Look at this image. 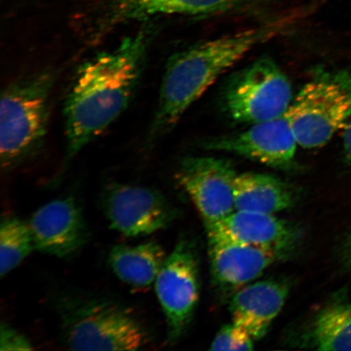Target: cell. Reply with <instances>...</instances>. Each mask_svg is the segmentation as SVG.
Wrapping results in <instances>:
<instances>
[{
    "instance_id": "cell-1",
    "label": "cell",
    "mask_w": 351,
    "mask_h": 351,
    "mask_svg": "<svg viewBox=\"0 0 351 351\" xmlns=\"http://www.w3.org/2000/svg\"><path fill=\"white\" fill-rule=\"evenodd\" d=\"M154 33L150 25L144 26L79 69L64 104L67 161L129 106L141 80Z\"/></svg>"
},
{
    "instance_id": "cell-2",
    "label": "cell",
    "mask_w": 351,
    "mask_h": 351,
    "mask_svg": "<svg viewBox=\"0 0 351 351\" xmlns=\"http://www.w3.org/2000/svg\"><path fill=\"white\" fill-rule=\"evenodd\" d=\"M287 19L189 47L170 57L160 85L149 140L173 128L191 105L250 51L278 36Z\"/></svg>"
},
{
    "instance_id": "cell-3",
    "label": "cell",
    "mask_w": 351,
    "mask_h": 351,
    "mask_svg": "<svg viewBox=\"0 0 351 351\" xmlns=\"http://www.w3.org/2000/svg\"><path fill=\"white\" fill-rule=\"evenodd\" d=\"M56 73L29 74L8 85L0 108V156L3 169L12 170L38 153L45 142Z\"/></svg>"
},
{
    "instance_id": "cell-4",
    "label": "cell",
    "mask_w": 351,
    "mask_h": 351,
    "mask_svg": "<svg viewBox=\"0 0 351 351\" xmlns=\"http://www.w3.org/2000/svg\"><path fill=\"white\" fill-rule=\"evenodd\" d=\"M61 339L74 350H136L150 341L146 327L126 307L98 298L69 297L58 304Z\"/></svg>"
},
{
    "instance_id": "cell-5",
    "label": "cell",
    "mask_w": 351,
    "mask_h": 351,
    "mask_svg": "<svg viewBox=\"0 0 351 351\" xmlns=\"http://www.w3.org/2000/svg\"><path fill=\"white\" fill-rule=\"evenodd\" d=\"M287 116L298 145H326L351 120V70L319 72L293 99Z\"/></svg>"
},
{
    "instance_id": "cell-6",
    "label": "cell",
    "mask_w": 351,
    "mask_h": 351,
    "mask_svg": "<svg viewBox=\"0 0 351 351\" xmlns=\"http://www.w3.org/2000/svg\"><path fill=\"white\" fill-rule=\"evenodd\" d=\"M293 98L288 76L267 56L232 75L223 91L231 119L250 125L284 116Z\"/></svg>"
},
{
    "instance_id": "cell-7",
    "label": "cell",
    "mask_w": 351,
    "mask_h": 351,
    "mask_svg": "<svg viewBox=\"0 0 351 351\" xmlns=\"http://www.w3.org/2000/svg\"><path fill=\"white\" fill-rule=\"evenodd\" d=\"M261 0H84L79 20L90 41L113 29L160 15L219 14L253 6Z\"/></svg>"
},
{
    "instance_id": "cell-8",
    "label": "cell",
    "mask_w": 351,
    "mask_h": 351,
    "mask_svg": "<svg viewBox=\"0 0 351 351\" xmlns=\"http://www.w3.org/2000/svg\"><path fill=\"white\" fill-rule=\"evenodd\" d=\"M156 291L163 309L168 341L181 339L199 300V262L195 245L182 238L162 266L156 279Z\"/></svg>"
},
{
    "instance_id": "cell-9",
    "label": "cell",
    "mask_w": 351,
    "mask_h": 351,
    "mask_svg": "<svg viewBox=\"0 0 351 351\" xmlns=\"http://www.w3.org/2000/svg\"><path fill=\"white\" fill-rule=\"evenodd\" d=\"M110 227L126 237H143L165 229L177 216L160 191L150 187L111 182L101 194Z\"/></svg>"
},
{
    "instance_id": "cell-10",
    "label": "cell",
    "mask_w": 351,
    "mask_h": 351,
    "mask_svg": "<svg viewBox=\"0 0 351 351\" xmlns=\"http://www.w3.org/2000/svg\"><path fill=\"white\" fill-rule=\"evenodd\" d=\"M178 182L190 196L206 229L235 212L237 173L230 161L214 157H189L180 165Z\"/></svg>"
},
{
    "instance_id": "cell-11",
    "label": "cell",
    "mask_w": 351,
    "mask_h": 351,
    "mask_svg": "<svg viewBox=\"0 0 351 351\" xmlns=\"http://www.w3.org/2000/svg\"><path fill=\"white\" fill-rule=\"evenodd\" d=\"M298 143L287 114L256 123L239 133L204 143L208 150L235 154L271 168L289 170L295 165Z\"/></svg>"
},
{
    "instance_id": "cell-12",
    "label": "cell",
    "mask_w": 351,
    "mask_h": 351,
    "mask_svg": "<svg viewBox=\"0 0 351 351\" xmlns=\"http://www.w3.org/2000/svg\"><path fill=\"white\" fill-rule=\"evenodd\" d=\"M35 250L59 258L77 254L89 240L82 209L72 197L38 208L28 223Z\"/></svg>"
},
{
    "instance_id": "cell-13",
    "label": "cell",
    "mask_w": 351,
    "mask_h": 351,
    "mask_svg": "<svg viewBox=\"0 0 351 351\" xmlns=\"http://www.w3.org/2000/svg\"><path fill=\"white\" fill-rule=\"evenodd\" d=\"M208 256L215 285L223 291H238L287 257L273 249L208 236Z\"/></svg>"
},
{
    "instance_id": "cell-14",
    "label": "cell",
    "mask_w": 351,
    "mask_h": 351,
    "mask_svg": "<svg viewBox=\"0 0 351 351\" xmlns=\"http://www.w3.org/2000/svg\"><path fill=\"white\" fill-rule=\"evenodd\" d=\"M208 236L275 250L285 256L300 241V232L291 223L273 214L238 210L207 229Z\"/></svg>"
},
{
    "instance_id": "cell-15",
    "label": "cell",
    "mask_w": 351,
    "mask_h": 351,
    "mask_svg": "<svg viewBox=\"0 0 351 351\" xmlns=\"http://www.w3.org/2000/svg\"><path fill=\"white\" fill-rule=\"evenodd\" d=\"M289 293L287 280H265L245 285L231 298L232 322L254 340L262 339L282 310Z\"/></svg>"
},
{
    "instance_id": "cell-16",
    "label": "cell",
    "mask_w": 351,
    "mask_h": 351,
    "mask_svg": "<svg viewBox=\"0 0 351 351\" xmlns=\"http://www.w3.org/2000/svg\"><path fill=\"white\" fill-rule=\"evenodd\" d=\"M298 197L297 189L274 176L256 173L237 176L236 210L274 215L293 207Z\"/></svg>"
},
{
    "instance_id": "cell-17",
    "label": "cell",
    "mask_w": 351,
    "mask_h": 351,
    "mask_svg": "<svg viewBox=\"0 0 351 351\" xmlns=\"http://www.w3.org/2000/svg\"><path fill=\"white\" fill-rule=\"evenodd\" d=\"M165 250L156 241L136 245L113 247L108 263L121 282L136 289H143L156 282L166 260Z\"/></svg>"
},
{
    "instance_id": "cell-18",
    "label": "cell",
    "mask_w": 351,
    "mask_h": 351,
    "mask_svg": "<svg viewBox=\"0 0 351 351\" xmlns=\"http://www.w3.org/2000/svg\"><path fill=\"white\" fill-rule=\"evenodd\" d=\"M305 343L319 350H351V302H331L315 315Z\"/></svg>"
},
{
    "instance_id": "cell-19",
    "label": "cell",
    "mask_w": 351,
    "mask_h": 351,
    "mask_svg": "<svg viewBox=\"0 0 351 351\" xmlns=\"http://www.w3.org/2000/svg\"><path fill=\"white\" fill-rule=\"evenodd\" d=\"M34 248L32 232L27 223L19 218L3 221L0 227V276L10 274Z\"/></svg>"
},
{
    "instance_id": "cell-20",
    "label": "cell",
    "mask_w": 351,
    "mask_h": 351,
    "mask_svg": "<svg viewBox=\"0 0 351 351\" xmlns=\"http://www.w3.org/2000/svg\"><path fill=\"white\" fill-rule=\"evenodd\" d=\"M254 341L244 328L232 322L219 329L210 343V350L250 351L254 349Z\"/></svg>"
},
{
    "instance_id": "cell-21",
    "label": "cell",
    "mask_w": 351,
    "mask_h": 351,
    "mask_svg": "<svg viewBox=\"0 0 351 351\" xmlns=\"http://www.w3.org/2000/svg\"><path fill=\"white\" fill-rule=\"evenodd\" d=\"M32 346L24 335L8 324L0 329V350H30Z\"/></svg>"
},
{
    "instance_id": "cell-22",
    "label": "cell",
    "mask_w": 351,
    "mask_h": 351,
    "mask_svg": "<svg viewBox=\"0 0 351 351\" xmlns=\"http://www.w3.org/2000/svg\"><path fill=\"white\" fill-rule=\"evenodd\" d=\"M343 146L346 157L351 162V120L345 127Z\"/></svg>"
},
{
    "instance_id": "cell-23",
    "label": "cell",
    "mask_w": 351,
    "mask_h": 351,
    "mask_svg": "<svg viewBox=\"0 0 351 351\" xmlns=\"http://www.w3.org/2000/svg\"><path fill=\"white\" fill-rule=\"evenodd\" d=\"M344 256L346 262L351 267V238L345 245Z\"/></svg>"
}]
</instances>
